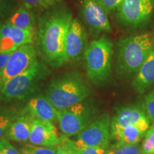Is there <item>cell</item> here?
<instances>
[{
    "instance_id": "obj_1",
    "label": "cell",
    "mask_w": 154,
    "mask_h": 154,
    "mask_svg": "<svg viewBox=\"0 0 154 154\" xmlns=\"http://www.w3.org/2000/svg\"><path fill=\"white\" fill-rule=\"evenodd\" d=\"M72 15L67 11L55 13L40 23L38 48L42 59L53 67L66 63L65 42Z\"/></svg>"
},
{
    "instance_id": "obj_2",
    "label": "cell",
    "mask_w": 154,
    "mask_h": 154,
    "mask_svg": "<svg viewBox=\"0 0 154 154\" xmlns=\"http://www.w3.org/2000/svg\"><path fill=\"white\" fill-rule=\"evenodd\" d=\"M91 94L89 84L82 74L68 73L50 83L47 98L58 110L80 103Z\"/></svg>"
},
{
    "instance_id": "obj_3",
    "label": "cell",
    "mask_w": 154,
    "mask_h": 154,
    "mask_svg": "<svg viewBox=\"0 0 154 154\" xmlns=\"http://www.w3.org/2000/svg\"><path fill=\"white\" fill-rule=\"evenodd\" d=\"M153 47V38L149 33L134 34L121 39L117 56L119 72L126 75L137 72Z\"/></svg>"
},
{
    "instance_id": "obj_4",
    "label": "cell",
    "mask_w": 154,
    "mask_h": 154,
    "mask_svg": "<svg viewBox=\"0 0 154 154\" xmlns=\"http://www.w3.org/2000/svg\"><path fill=\"white\" fill-rule=\"evenodd\" d=\"M113 54L112 42L105 36L92 41L86 48V74L95 86L105 84L110 79Z\"/></svg>"
},
{
    "instance_id": "obj_5",
    "label": "cell",
    "mask_w": 154,
    "mask_h": 154,
    "mask_svg": "<svg viewBox=\"0 0 154 154\" xmlns=\"http://www.w3.org/2000/svg\"><path fill=\"white\" fill-rule=\"evenodd\" d=\"M95 104L84 100L64 109L58 110L57 118L59 128L65 136L77 135L97 116Z\"/></svg>"
},
{
    "instance_id": "obj_6",
    "label": "cell",
    "mask_w": 154,
    "mask_h": 154,
    "mask_svg": "<svg viewBox=\"0 0 154 154\" xmlns=\"http://www.w3.org/2000/svg\"><path fill=\"white\" fill-rule=\"evenodd\" d=\"M111 121L110 115L108 113L96 116L77 134L75 140L77 147L109 148L111 140Z\"/></svg>"
},
{
    "instance_id": "obj_7",
    "label": "cell",
    "mask_w": 154,
    "mask_h": 154,
    "mask_svg": "<svg viewBox=\"0 0 154 154\" xmlns=\"http://www.w3.org/2000/svg\"><path fill=\"white\" fill-rule=\"evenodd\" d=\"M38 62L32 44L21 46L11 54L5 66L0 69V88L9 79L26 72Z\"/></svg>"
},
{
    "instance_id": "obj_8",
    "label": "cell",
    "mask_w": 154,
    "mask_h": 154,
    "mask_svg": "<svg viewBox=\"0 0 154 154\" xmlns=\"http://www.w3.org/2000/svg\"><path fill=\"white\" fill-rule=\"evenodd\" d=\"M117 16L123 24L138 27L150 20L154 11V0H122Z\"/></svg>"
},
{
    "instance_id": "obj_9",
    "label": "cell",
    "mask_w": 154,
    "mask_h": 154,
    "mask_svg": "<svg viewBox=\"0 0 154 154\" xmlns=\"http://www.w3.org/2000/svg\"><path fill=\"white\" fill-rule=\"evenodd\" d=\"M39 74L40 67L38 62L26 72L6 82L0 88V98L5 101L24 99L34 88Z\"/></svg>"
},
{
    "instance_id": "obj_10",
    "label": "cell",
    "mask_w": 154,
    "mask_h": 154,
    "mask_svg": "<svg viewBox=\"0 0 154 154\" xmlns=\"http://www.w3.org/2000/svg\"><path fill=\"white\" fill-rule=\"evenodd\" d=\"M87 35L83 25L76 19H72L65 42L66 62L79 60L87 48Z\"/></svg>"
},
{
    "instance_id": "obj_11",
    "label": "cell",
    "mask_w": 154,
    "mask_h": 154,
    "mask_svg": "<svg viewBox=\"0 0 154 154\" xmlns=\"http://www.w3.org/2000/svg\"><path fill=\"white\" fill-rule=\"evenodd\" d=\"M111 126H134L144 134L151 126V121L143 107L138 106H127L117 109L111 119Z\"/></svg>"
},
{
    "instance_id": "obj_12",
    "label": "cell",
    "mask_w": 154,
    "mask_h": 154,
    "mask_svg": "<svg viewBox=\"0 0 154 154\" xmlns=\"http://www.w3.org/2000/svg\"><path fill=\"white\" fill-rule=\"evenodd\" d=\"M81 13L90 28L98 32H110L108 12L98 0H82Z\"/></svg>"
},
{
    "instance_id": "obj_13",
    "label": "cell",
    "mask_w": 154,
    "mask_h": 154,
    "mask_svg": "<svg viewBox=\"0 0 154 154\" xmlns=\"http://www.w3.org/2000/svg\"><path fill=\"white\" fill-rule=\"evenodd\" d=\"M33 32L23 30L12 25L0 26V53H11L26 44H32Z\"/></svg>"
},
{
    "instance_id": "obj_14",
    "label": "cell",
    "mask_w": 154,
    "mask_h": 154,
    "mask_svg": "<svg viewBox=\"0 0 154 154\" xmlns=\"http://www.w3.org/2000/svg\"><path fill=\"white\" fill-rule=\"evenodd\" d=\"M29 140L36 146L55 148L60 144L61 138L52 122L33 119Z\"/></svg>"
},
{
    "instance_id": "obj_15",
    "label": "cell",
    "mask_w": 154,
    "mask_h": 154,
    "mask_svg": "<svg viewBox=\"0 0 154 154\" xmlns=\"http://www.w3.org/2000/svg\"><path fill=\"white\" fill-rule=\"evenodd\" d=\"M32 119L54 122L57 118V109L51 104L47 96L39 95L31 99L23 111Z\"/></svg>"
},
{
    "instance_id": "obj_16",
    "label": "cell",
    "mask_w": 154,
    "mask_h": 154,
    "mask_svg": "<svg viewBox=\"0 0 154 154\" xmlns=\"http://www.w3.org/2000/svg\"><path fill=\"white\" fill-rule=\"evenodd\" d=\"M154 84V47L136 72L132 86L137 93H146Z\"/></svg>"
},
{
    "instance_id": "obj_17",
    "label": "cell",
    "mask_w": 154,
    "mask_h": 154,
    "mask_svg": "<svg viewBox=\"0 0 154 154\" xmlns=\"http://www.w3.org/2000/svg\"><path fill=\"white\" fill-rule=\"evenodd\" d=\"M33 119L26 114L19 116L11 123L6 132V136L9 139L24 143L29 138Z\"/></svg>"
},
{
    "instance_id": "obj_18",
    "label": "cell",
    "mask_w": 154,
    "mask_h": 154,
    "mask_svg": "<svg viewBox=\"0 0 154 154\" xmlns=\"http://www.w3.org/2000/svg\"><path fill=\"white\" fill-rule=\"evenodd\" d=\"M145 134L134 126H111V139L116 143L137 144L144 137Z\"/></svg>"
},
{
    "instance_id": "obj_19",
    "label": "cell",
    "mask_w": 154,
    "mask_h": 154,
    "mask_svg": "<svg viewBox=\"0 0 154 154\" xmlns=\"http://www.w3.org/2000/svg\"><path fill=\"white\" fill-rule=\"evenodd\" d=\"M7 23L20 29L34 32V17L32 13L26 8L22 7L19 9L9 17Z\"/></svg>"
},
{
    "instance_id": "obj_20",
    "label": "cell",
    "mask_w": 154,
    "mask_h": 154,
    "mask_svg": "<svg viewBox=\"0 0 154 154\" xmlns=\"http://www.w3.org/2000/svg\"><path fill=\"white\" fill-rule=\"evenodd\" d=\"M106 154H142L139 144L116 143L108 148Z\"/></svg>"
},
{
    "instance_id": "obj_21",
    "label": "cell",
    "mask_w": 154,
    "mask_h": 154,
    "mask_svg": "<svg viewBox=\"0 0 154 154\" xmlns=\"http://www.w3.org/2000/svg\"><path fill=\"white\" fill-rule=\"evenodd\" d=\"M19 116V113L12 110H0V140L5 136L11 123Z\"/></svg>"
},
{
    "instance_id": "obj_22",
    "label": "cell",
    "mask_w": 154,
    "mask_h": 154,
    "mask_svg": "<svg viewBox=\"0 0 154 154\" xmlns=\"http://www.w3.org/2000/svg\"><path fill=\"white\" fill-rule=\"evenodd\" d=\"M61 143L57 146L55 154H79V148L74 140L69 139L67 136H61Z\"/></svg>"
},
{
    "instance_id": "obj_23",
    "label": "cell",
    "mask_w": 154,
    "mask_h": 154,
    "mask_svg": "<svg viewBox=\"0 0 154 154\" xmlns=\"http://www.w3.org/2000/svg\"><path fill=\"white\" fill-rule=\"evenodd\" d=\"M142 145L140 146L142 154H154V123L144 135Z\"/></svg>"
},
{
    "instance_id": "obj_24",
    "label": "cell",
    "mask_w": 154,
    "mask_h": 154,
    "mask_svg": "<svg viewBox=\"0 0 154 154\" xmlns=\"http://www.w3.org/2000/svg\"><path fill=\"white\" fill-rule=\"evenodd\" d=\"M20 151L22 154H55L57 149L26 144L21 149Z\"/></svg>"
},
{
    "instance_id": "obj_25",
    "label": "cell",
    "mask_w": 154,
    "mask_h": 154,
    "mask_svg": "<svg viewBox=\"0 0 154 154\" xmlns=\"http://www.w3.org/2000/svg\"><path fill=\"white\" fill-rule=\"evenodd\" d=\"M143 108L151 122L154 123V89L145 96Z\"/></svg>"
},
{
    "instance_id": "obj_26",
    "label": "cell",
    "mask_w": 154,
    "mask_h": 154,
    "mask_svg": "<svg viewBox=\"0 0 154 154\" xmlns=\"http://www.w3.org/2000/svg\"><path fill=\"white\" fill-rule=\"evenodd\" d=\"M21 1L30 7L47 9L60 2L61 0H21Z\"/></svg>"
},
{
    "instance_id": "obj_27",
    "label": "cell",
    "mask_w": 154,
    "mask_h": 154,
    "mask_svg": "<svg viewBox=\"0 0 154 154\" xmlns=\"http://www.w3.org/2000/svg\"><path fill=\"white\" fill-rule=\"evenodd\" d=\"M0 154H22L17 151L9 140L5 138L0 140Z\"/></svg>"
},
{
    "instance_id": "obj_28",
    "label": "cell",
    "mask_w": 154,
    "mask_h": 154,
    "mask_svg": "<svg viewBox=\"0 0 154 154\" xmlns=\"http://www.w3.org/2000/svg\"><path fill=\"white\" fill-rule=\"evenodd\" d=\"M107 149L105 147L79 148V154H106Z\"/></svg>"
},
{
    "instance_id": "obj_29",
    "label": "cell",
    "mask_w": 154,
    "mask_h": 154,
    "mask_svg": "<svg viewBox=\"0 0 154 154\" xmlns=\"http://www.w3.org/2000/svg\"><path fill=\"white\" fill-rule=\"evenodd\" d=\"M101 5L104 7L107 12L117 9L119 5H120L122 0H98Z\"/></svg>"
},
{
    "instance_id": "obj_30",
    "label": "cell",
    "mask_w": 154,
    "mask_h": 154,
    "mask_svg": "<svg viewBox=\"0 0 154 154\" xmlns=\"http://www.w3.org/2000/svg\"><path fill=\"white\" fill-rule=\"evenodd\" d=\"M11 53H0V69L5 66Z\"/></svg>"
}]
</instances>
